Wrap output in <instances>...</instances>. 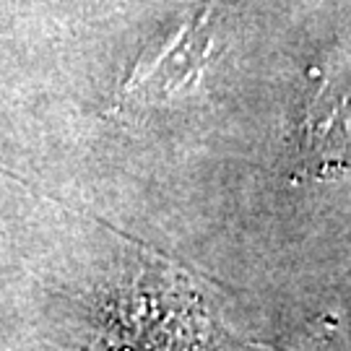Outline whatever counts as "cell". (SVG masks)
<instances>
[{
	"label": "cell",
	"mask_w": 351,
	"mask_h": 351,
	"mask_svg": "<svg viewBox=\"0 0 351 351\" xmlns=\"http://www.w3.org/2000/svg\"><path fill=\"white\" fill-rule=\"evenodd\" d=\"M213 47L208 8H201L190 21L177 29L138 60L125 84L128 99L156 101L180 94L201 81Z\"/></svg>",
	"instance_id": "obj_1"
}]
</instances>
